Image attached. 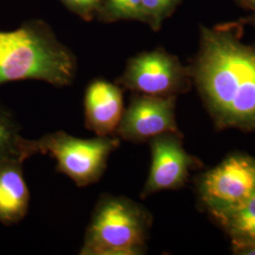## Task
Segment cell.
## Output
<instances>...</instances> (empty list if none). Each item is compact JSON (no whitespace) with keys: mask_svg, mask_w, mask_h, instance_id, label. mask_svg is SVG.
Returning <instances> with one entry per match:
<instances>
[{"mask_svg":"<svg viewBox=\"0 0 255 255\" xmlns=\"http://www.w3.org/2000/svg\"><path fill=\"white\" fill-rule=\"evenodd\" d=\"M189 69L217 128L255 131V46L241 41L238 23L201 26Z\"/></svg>","mask_w":255,"mask_h":255,"instance_id":"obj_1","label":"cell"},{"mask_svg":"<svg viewBox=\"0 0 255 255\" xmlns=\"http://www.w3.org/2000/svg\"><path fill=\"white\" fill-rule=\"evenodd\" d=\"M76 72L73 52L45 22L34 20L11 31H0V85L37 80L64 87L73 82Z\"/></svg>","mask_w":255,"mask_h":255,"instance_id":"obj_2","label":"cell"},{"mask_svg":"<svg viewBox=\"0 0 255 255\" xmlns=\"http://www.w3.org/2000/svg\"><path fill=\"white\" fill-rule=\"evenodd\" d=\"M151 224L152 217L143 205L103 194L93 210L80 255H143Z\"/></svg>","mask_w":255,"mask_h":255,"instance_id":"obj_3","label":"cell"},{"mask_svg":"<svg viewBox=\"0 0 255 255\" xmlns=\"http://www.w3.org/2000/svg\"><path fill=\"white\" fill-rule=\"evenodd\" d=\"M31 144L34 155H50L57 162L59 173L69 177L78 187H85L101 180L110 155L120 146V138L112 135L82 139L59 130L31 140Z\"/></svg>","mask_w":255,"mask_h":255,"instance_id":"obj_4","label":"cell"},{"mask_svg":"<svg viewBox=\"0 0 255 255\" xmlns=\"http://www.w3.org/2000/svg\"><path fill=\"white\" fill-rule=\"evenodd\" d=\"M123 89L154 97H177L189 90V67L178 57L156 48L128 60L124 72L116 80Z\"/></svg>","mask_w":255,"mask_h":255,"instance_id":"obj_5","label":"cell"},{"mask_svg":"<svg viewBox=\"0 0 255 255\" xmlns=\"http://www.w3.org/2000/svg\"><path fill=\"white\" fill-rule=\"evenodd\" d=\"M203 205L215 218L244 204L255 193V159L232 155L198 183Z\"/></svg>","mask_w":255,"mask_h":255,"instance_id":"obj_6","label":"cell"},{"mask_svg":"<svg viewBox=\"0 0 255 255\" xmlns=\"http://www.w3.org/2000/svg\"><path fill=\"white\" fill-rule=\"evenodd\" d=\"M177 97L134 93L124 110L116 136L132 143L148 142L166 132H180L175 116Z\"/></svg>","mask_w":255,"mask_h":255,"instance_id":"obj_7","label":"cell"},{"mask_svg":"<svg viewBox=\"0 0 255 255\" xmlns=\"http://www.w3.org/2000/svg\"><path fill=\"white\" fill-rule=\"evenodd\" d=\"M151 165L141 198L164 190L180 189L187 182L190 171L201 165L182 145L181 132H166L148 141Z\"/></svg>","mask_w":255,"mask_h":255,"instance_id":"obj_8","label":"cell"},{"mask_svg":"<svg viewBox=\"0 0 255 255\" xmlns=\"http://www.w3.org/2000/svg\"><path fill=\"white\" fill-rule=\"evenodd\" d=\"M85 127L97 136L116 135L124 113L123 88L104 79H95L83 99Z\"/></svg>","mask_w":255,"mask_h":255,"instance_id":"obj_9","label":"cell"},{"mask_svg":"<svg viewBox=\"0 0 255 255\" xmlns=\"http://www.w3.org/2000/svg\"><path fill=\"white\" fill-rule=\"evenodd\" d=\"M22 162H0V222L12 225L27 216L30 195L25 181Z\"/></svg>","mask_w":255,"mask_h":255,"instance_id":"obj_10","label":"cell"},{"mask_svg":"<svg viewBox=\"0 0 255 255\" xmlns=\"http://www.w3.org/2000/svg\"><path fill=\"white\" fill-rule=\"evenodd\" d=\"M239 255H255V193L237 209L218 218Z\"/></svg>","mask_w":255,"mask_h":255,"instance_id":"obj_11","label":"cell"},{"mask_svg":"<svg viewBox=\"0 0 255 255\" xmlns=\"http://www.w3.org/2000/svg\"><path fill=\"white\" fill-rule=\"evenodd\" d=\"M31 140L21 136L18 124L9 111L0 105V162H24L33 156Z\"/></svg>","mask_w":255,"mask_h":255,"instance_id":"obj_12","label":"cell"},{"mask_svg":"<svg viewBox=\"0 0 255 255\" xmlns=\"http://www.w3.org/2000/svg\"><path fill=\"white\" fill-rule=\"evenodd\" d=\"M98 15L104 22L136 20L146 24L142 0H101Z\"/></svg>","mask_w":255,"mask_h":255,"instance_id":"obj_13","label":"cell"},{"mask_svg":"<svg viewBox=\"0 0 255 255\" xmlns=\"http://www.w3.org/2000/svg\"><path fill=\"white\" fill-rule=\"evenodd\" d=\"M182 0H142L146 24L153 30H159L164 20L168 18Z\"/></svg>","mask_w":255,"mask_h":255,"instance_id":"obj_14","label":"cell"},{"mask_svg":"<svg viewBox=\"0 0 255 255\" xmlns=\"http://www.w3.org/2000/svg\"><path fill=\"white\" fill-rule=\"evenodd\" d=\"M67 9L73 11L84 20H91L98 15L101 0H61Z\"/></svg>","mask_w":255,"mask_h":255,"instance_id":"obj_15","label":"cell"},{"mask_svg":"<svg viewBox=\"0 0 255 255\" xmlns=\"http://www.w3.org/2000/svg\"><path fill=\"white\" fill-rule=\"evenodd\" d=\"M242 9H248L253 13L255 12V0H236Z\"/></svg>","mask_w":255,"mask_h":255,"instance_id":"obj_16","label":"cell"},{"mask_svg":"<svg viewBox=\"0 0 255 255\" xmlns=\"http://www.w3.org/2000/svg\"><path fill=\"white\" fill-rule=\"evenodd\" d=\"M238 24H249V25H252L253 27L255 28V13H253L251 16H249V17H247V18L242 19V20H240L239 22H237Z\"/></svg>","mask_w":255,"mask_h":255,"instance_id":"obj_17","label":"cell"}]
</instances>
